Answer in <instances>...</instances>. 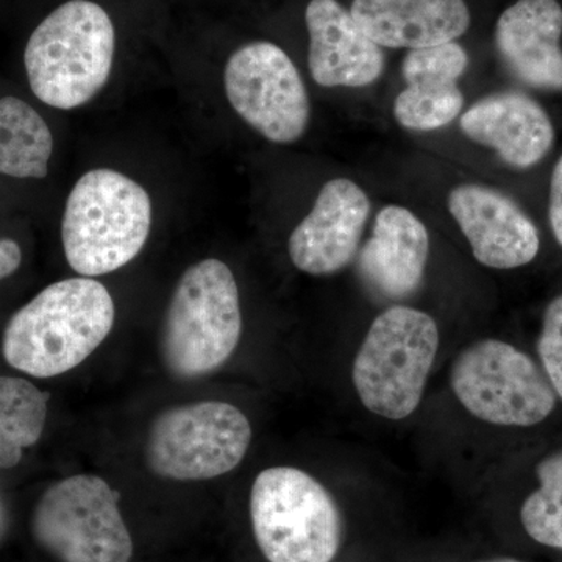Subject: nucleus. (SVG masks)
Masks as SVG:
<instances>
[{
  "mask_svg": "<svg viewBox=\"0 0 562 562\" xmlns=\"http://www.w3.org/2000/svg\"><path fill=\"white\" fill-rule=\"evenodd\" d=\"M224 87L232 109L262 138L292 144L305 135L312 105L286 52L269 41L244 44L228 58Z\"/></svg>",
  "mask_w": 562,
  "mask_h": 562,
  "instance_id": "nucleus-10",
  "label": "nucleus"
},
{
  "mask_svg": "<svg viewBox=\"0 0 562 562\" xmlns=\"http://www.w3.org/2000/svg\"><path fill=\"white\" fill-rule=\"evenodd\" d=\"M464 95L453 87H408L394 102V116L408 131L430 132L460 116Z\"/></svg>",
  "mask_w": 562,
  "mask_h": 562,
  "instance_id": "nucleus-21",
  "label": "nucleus"
},
{
  "mask_svg": "<svg viewBox=\"0 0 562 562\" xmlns=\"http://www.w3.org/2000/svg\"><path fill=\"white\" fill-rule=\"evenodd\" d=\"M49 394L18 376H0V469L16 468L27 447L40 441Z\"/></svg>",
  "mask_w": 562,
  "mask_h": 562,
  "instance_id": "nucleus-19",
  "label": "nucleus"
},
{
  "mask_svg": "<svg viewBox=\"0 0 562 562\" xmlns=\"http://www.w3.org/2000/svg\"><path fill=\"white\" fill-rule=\"evenodd\" d=\"M538 350L543 373L562 401V295L547 306Z\"/></svg>",
  "mask_w": 562,
  "mask_h": 562,
  "instance_id": "nucleus-23",
  "label": "nucleus"
},
{
  "mask_svg": "<svg viewBox=\"0 0 562 562\" xmlns=\"http://www.w3.org/2000/svg\"><path fill=\"white\" fill-rule=\"evenodd\" d=\"M308 68L325 88H362L380 79L384 54L338 0H312L305 11Z\"/></svg>",
  "mask_w": 562,
  "mask_h": 562,
  "instance_id": "nucleus-13",
  "label": "nucleus"
},
{
  "mask_svg": "<svg viewBox=\"0 0 562 562\" xmlns=\"http://www.w3.org/2000/svg\"><path fill=\"white\" fill-rule=\"evenodd\" d=\"M241 333V303L231 268L216 258L195 262L180 277L166 310L162 362L177 379H201L228 361Z\"/></svg>",
  "mask_w": 562,
  "mask_h": 562,
  "instance_id": "nucleus-4",
  "label": "nucleus"
},
{
  "mask_svg": "<svg viewBox=\"0 0 562 562\" xmlns=\"http://www.w3.org/2000/svg\"><path fill=\"white\" fill-rule=\"evenodd\" d=\"M114 317L113 297L101 281H57L13 314L3 331V358L36 379L63 375L99 349Z\"/></svg>",
  "mask_w": 562,
  "mask_h": 562,
  "instance_id": "nucleus-1",
  "label": "nucleus"
},
{
  "mask_svg": "<svg viewBox=\"0 0 562 562\" xmlns=\"http://www.w3.org/2000/svg\"><path fill=\"white\" fill-rule=\"evenodd\" d=\"M549 220L554 238L562 246V157L554 166L550 183Z\"/></svg>",
  "mask_w": 562,
  "mask_h": 562,
  "instance_id": "nucleus-24",
  "label": "nucleus"
},
{
  "mask_svg": "<svg viewBox=\"0 0 562 562\" xmlns=\"http://www.w3.org/2000/svg\"><path fill=\"white\" fill-rule=\"evenodd\" d=\"M539 487L520 509L525 531L531 539L562 550V450L538 465Z\"/></svg>",
  "mask_w": 562,
  "mask_h": 562,
  "instance_id": "nucleus-20",
  "label": "nucleus"
},
{
  "mask_svg": "<svg viewBox=\"0 0 562 562\" xmlns=\"http://www.w3.org/2000/svg\"><path fill=\"white\" fill-rule=\"evenodd\" d=\"M428 251L424 222L413 211L387 205L376 214L372 238L362 247L360 271L384 297H408L424 279Z\"/></svg>",
  "mask_w": 562,
  "mask_h": 562,
  "instance_id": "nucleus-17",
  "label": "nucleus"
},
{
  "mask_svg": "<svg viewBox=\"0 0 562 562\" xmlns=\"http://www.w3.org/2000/svg\"><path fill=\"white\" fill-rule=\"evenodd\" d=\"M250 442V422L241 409L225 402L191 403L154 420L146 461L160 479L205 482L238 468Z\"/></svg>",
  "mask_w": 562,
  "mask_h": 562,
  "instance_id": "nucleus-8",
  "label": "nucleus"
},
{
  "mask_svg": "<svg viewBox=\"0 0 562 562\" xmlns=\"http://www.w3.org/2000/svg\"><path fill=\"white\" fill-rule=\"evenodd\" d=\"M35 541L60 562H131L133 541L120 495L95 475L52 484L32 516Z\"/></svg>",
  "mask_w": 562,
  "mask_h": 562,
  "instance_id": "nucleus-7",
  "label": "nucleus"
},
{
  "mask_svg": "<svg viewBox=\"0 0 562 562\" xmlns=\"http://www.w3.org/2000/svg\"><path fill=\"white\" fill-rule=\"evenodd\" d=\"M439 349L430 314L395 305L372 322L353 362L355 390L376 416L402 420L419 408Z\"/></svg>",
  "mask_w": 562,
  "mask_h": 562,
  "instance_id": "nucleus-5",
  "label": "nucleus"
},
{
  "mask_svg": "<svg viewBox=\"0 0 562 562\" xmlns=\"http://www.w3.org/2000/svg\"><path fill=\"white\" fill-rule=\"evenodd\" d=\"M150 228L149 192L125 173L92 169L77 180L66 201L63 250L81 277L106 276L138 257Z\"/></svg>",
  "mask_w": 562,
  "mask_h": 562,
  "instance_id": "nucleus-3",
  "label": "nucleus"
},
{
  "mask_svg": "<svg viewBox=\"0 0 562 562\" xmlns=\"http://www.w3.org/2000/svg\"><path fill=\"white\" fill-rule=\"evenodd\" d=\"M52 154L54 135L38 111L14 95L0 99V176L46 179Z\"/></svg>",
  "mask_w": 562,
  "mask_h": 562,
  "instance_id": "nucleus-18",
  "label": "nucleus"
},
{
  "mask_svg": "<svg viewBox=\"0 0 562 562\" xmlns=\"http://www.w3.org/2000/svg\"><path fill=\"white\" fill-rule=\"evenodd\" d=\"M473 257L492 269L522 268L538 257L541 238L513 199L482 184H460L447 199Z\"/></svg>",
  "mask_w": 562,
  "mask_h": 562,
  "instance_id": "nucleus-12",
  "label": "nucleus"
},
{
  "mask_svg": "<svg viewBox=\"0 0 562 562\" xmlns=\"http://www.w3.org/2000/svg\"><path fill=\"white\" fill-rule=\"evenodd\" d=\"M469 55L461 44H438L409 50L402 65L408 87H453L464 76Z\"/></svg>",
  "mask_w": 562,
  "mask_h": 562,
  "instance_id": "nucleus-22",
  "label": "nucleus"
},
{
  "mask_svg": "<svg viewBox=\"0 0 562 562\" xmlns=\"http://www.w3.org/2000/svg\"><path fill=\"white\" fill-rule=\"evenodd\" d=\"M461 131L491 147L514 168L538 165L552 149L554 128L546 110L522 92L487 95L462 114Z\"/></svg>",
  "mask_w": 562,
  "mask_h": 562,
  "instance_id": "nucleus-15",
  "label": "nucleus"
},
{
  "mask_svg": "<svg viewBox=\"0 0 562 562\" xmlns=\"http://www.w3.org/2000/svg\"><path fill=\"white\" fill-rule=\"evenodd\" d=\"M116 29L92 0H68L36 25L24 50L29 87L44 105L74 110L109 83Z\"/></svg>",
  "mask_w": 562,
  "mask_h": 562,
  "instance_id": "nucleus-2",
  "label": "nucleus"
},
{
  "mask_svg": "<svg viewBox=\"0 0 562 562\" xmlns=\"http://www.w3.org/2000/svg\"><path fill=\"white\" fill-rule=\"evenodd\" d=\"M483 562H522V561L514 560V558H497V560L483 561Z\"/></svg>",
  "mask_w": 562,
  "mask_h": 562,
  "instance_id": "nucleus-26",
  "label": "nucleus"
},
{
  "mask_svg": "<svg viewBox=\"0 0 562 562\" xmlns=\"http://www.w3.org/2000/svg\"><path fill=\"white\" fill-rule=\"evenodd\" d=\"M452 387L476 419L502 427L541 424L558 395L546 373L522 350L498 339H483L453 362Z\"/></svg>",
  "mask_w": 562,
  "mask_h": 562,
  "instance_id": "nucleus-9",
  "label": "nucleus"
},
{
  "mask_svg": "<svg viewBox=\"0 0 562 562\" xmlns=\"http://www.w3.org/2000/svg\"><path fill=\"white\" fill-rule=\"evenodd\" d=\"M562 9L557 0H519L495 27L498 54L524 83L562 91Z\"/></svg>",
  "mask_w": 562,
  "mask_h": 562,
  "instance_id": "nucleus-14",
  "label": "nucleus"
},
{
  "mask_svg": "<svg viewBox=\"0 0 562 562\" xmlns=\"http://www.w3.org/2000/svg\"><path fill=\"white\" fill-rule=\"evenodd\" d=\"M22 250L20 244L0 236V281L9 279L20 269Z\"/></svg>",
  "mask_w": 562,
  "mask_h": 562,
  "instance_id": "nucleus-25",
  "label": "nucleus"
},
{
  "mask_svg": "<svg viewBox=\"0 0 562 562\" xmlns=\"http://www.w3.org/2000/svg\"><path fill=\"white\" fill-rule=\"evenodd\" d=\"M369 213L371 201L355 181H327L312 211L291 233L292 265L317 277L341 271L357 255Z\"/></svg>",
  "mask_w": 562,
  "mask_h": 562,
  "instance_id": "nucleus-11",
  "label": "nucleus"
},
{
  "mask_svg": "<svg viewBox=\"0 0 562 562\" xmlns=\"http://www.w3.org/2000/svg\"><path fill=\"white\" fill-rule=\"evenodd\" d=\"M255 541L269 562H331L341 546L338 506L314 476L279 465L250 492Z\"/></svg>",
  "mask_w": 562,
  "mask_h": 562,
  "instance_id": "nucleus-6",
  "label": "nucleus"
},
{
  "mask_svg": "<svg viewBox=\"0 0 562 562\" xmlns=\"http://www.w3.org/2000/svg\"><path fill=\"white\" fill-rule=\"evenodd\" d=\"M351 18L390 49H420L460 38L471 25L464 0H353Z\"/></svg>",
  "mask_w": 562,
  "mask_h": 562,
  "instance_id": "nucleus-16",
  "label": "nucleus"
}]
</instances>
